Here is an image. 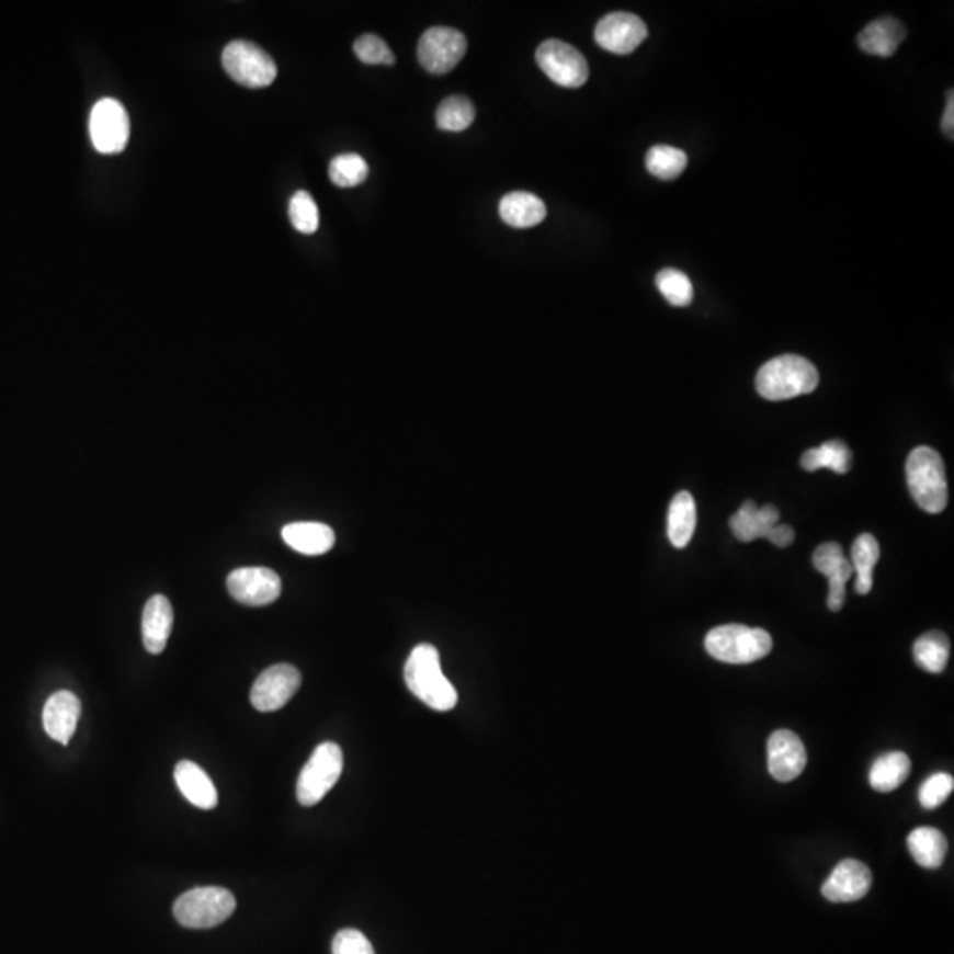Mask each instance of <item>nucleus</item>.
Here are the masks:
<instances>
[{
    "mask_svg": "<svg viewBox=\"0 0 954 954\" xmlns=\"http://www.w3.org/2000/svg\"><path fill=\"white\" fill-rule=\"evenodd\" d=\"M696 504L688 491H679L668 509V537L675 548H686L695 534Z\"/></svg>",
    "mask_w": 954,
    "mask_h": 954,
    "instance_id": "25",
    "label": "nucleus"
},
{
    "mask_svg": "<svg viewBox=\"0 0 954 954\" xmlns=\"http://www.w3.org/2000/svg\"><path fill=\"white\" fill-rule=\"evenodd\" d=\"M92 146L101 155H118L129 140V117L117 100L105 98L92 106L89 118Z\"/></svg>",
    "mask_w": 954,
    "mask_h": 954,
    "instance_id": "10",
    "label": "nucleus"
},
{
    "mask_svg": "<svg viewBox=\"0 0 954 954\" xmlns=\"http://www.w3.org/2000/svg\"><path fill=\"white\" fill-rule=\"evenodd\" d=\"M910 855L922 868H939L947 855V840L939 829L933 827H918L913 829L907 840Z\"/></svg>",
    "mask_w": 954,
    "mask_h": 954,
    "instance_id": "24",
    "label": "nucleus"
},
{
    "mask_svg": "<svg viewBox=\"0 0 954 954\" xmlns=\"http://www.w3.org/2000/svg\"><path fill=\"white\" fill-rule=\"evenodd\" d=\"M872 872L858 859H843L824 882L822 895L832 904H850L868 895Z\"/></svg>",
    "mask_w": 954,
    "mask_h": 954,
    "instance_id": "16",
    "label": "nucleus"
},
{
    "mask_svg": "<svg viewBox=\"0 0 954 954\" xmlns=\"http://www.w3.org/2000/svg\"><path fill=\"white\" fill-rule=\"evenodd\" d=\"M332 954H375V951L364 933L347 928L334 936Z\"/></svg>",
    "mask_w": 954,
    "mask_h": 954,
    "instance_id": "37",
    "label": "nucleus"
},
{
    "mask_svg": "<svg viewBox=\"0 0 954 954\" xmlns=\"http://www.w3.org/2000/svg\"><path fill=\"white\" fill-rule=\"evenodd\" d=\"M474 118H476V110L464 95H450L447 100L442 101L435 115L439 129L450 133L465 132L474 123Z\"/></svg>",
    "mask_w": 954,
    "mask_h": 954,
    "instance_id": "30",
    "label": "nucleus"
},
{
    "mask_svg": "<svg viewBox=\"0 0 954 954\" xmlns=\"http://www.w3.org/2000/svg\"><path fill=\"white\" fill-rule=\"evenodd\" d=\"M646 23L636 14L610 13L595 25L594 39L603 50L627 55L646 42Z\"/></svg>",
    "mask_w": 954,
    "mask_h": 954,
    "instance_id": "14",
    "label": "nucleus"
},
{
    "mask_svg": "<svg viewBox=\"0 0 954 954\" xmlns=\"http://www.w3.org/2000/svg\"><path fill=\"white\" fill-rule=\"evenodd\" d=\"M173 626V610L169 598L156 594L150 598L141 615V638L150 655H161Z\"/></svg>",
    "mask_w": 954,
    "mask_h": 954,
    "instance_id": "19",
    "label": "nucleus"
},
{
    "mask_svg": "<svg viewBox=\"0 0 954 954\" xmlns=\"http://www.w3.org/2000/svg\"><path fill=\"white\" fill-rule=\"evenodd\" d=\"M881 559V546L872 534H861L852 546V568L855 572V592L866 595L873 587V568Z\"/></svg>",
    "mask_w": 954,
    "mask_h": 954,
    "instance_id": "27",
    "label": "nucleus"
},
{
    "mask_svg": "<svg viewBox=\"0 0 954 954\" xmlns=\"http://www.w3.org/2000/svg\"><path fill=\"white\" fill-rule=\"evenodd\" d=\"M300 672L288 663L274 665L260 673L251 688V704L260 713L282 709L299 690Z\"/></svg>",
    "mask_w": 954,
    "mask_h": 954,
    "instance_id": "12",
    "label": "nucleus"
},
{
    "mask_svg": "<svg viewBox=\"0 0 954 954\" xmlns=\"http://www.w3.org/2000/svg\"><path fill=\"white\" fill-rule=\"evenodd\" d=\"M777 522H780V511L774 506L765 504L759 508L753 500H746L741 509L731 516L730 529L734 536L742 543L765 537L777 548H786L794 543L795 532L788 525H780Z\"/></svg>",
    "mask_w": 954,
    "mask_h": 954,
    "instance_id": "8",
    "label": "nucleus"
},
{
    "mask_svg": "<svg viewBox=\"0 0 954 954\" xmlns=\"http://www.w3.org/2000/svg\"><path fill=\"white\" fill-rule=\"evenodd\" d=\"M343 771V751L337 742H323L309 757L297 780V800L315 806L337 785Z\"/></svg>",
    "mask_w": 954,
    "mask_h": 954,
    "instance_id": "6",
    "label": "nucleus"
},
{
    "mask_svg": "<svg viewBox=\"0 0 954 954\" xmlns=\"http://www.w3.org/2000/svg\"><path fill=\"white\" fill-rule=\"evenodd\" d=\"M405 682L428 707L445 713L455 709L458 704V693L445 678L441 667V656L435 647L421 644L413 647L407 663H405Z\"/></svg>",
    "mask_w": 954,
    "mask_h": 954,
    "instance_id": "1",
    "label": "nucleus"
},
{
    "mask_svg": "<svg viewBox=\"0 0 954 954\" xmlns=\"http://www.w3.org/2000/svg\"><path fill=\"white\" fill-rule=\"evenodd\" d=\"M916 663L930 673H941L950 659V640L941 632H928L913 644Z\"/></svg>",
    "mask_w": 954,
    "mask_h": 954,
    "instance_id": "29",
    "label": "nucleus"
},
{
    "mask_svg": "<svg viewBox=\"0 0 954 954\" xmlns=\"http://www.w3.org/2000/svg\"><path fill=\"white\" fill-rule=\"evenodd\" d=\"M910 496L927 513H941L947 506V481L941 455L928 445H919L907 459Z\"/></svg>",
    "mask_w": 954,
    "mask_h": 954,
    "instance_id": "4",
    "label": "nucleus"
},
{
    "mask_svg": "<svg viewBox=\"0 0 954 954\" xmlns=\"http://www.w3.org/2000/svg\"><path fill=\"white\" fill-rule=\"evenodd\" d=\"M175 783L181 794L191 805L201 809H213L218 805V792L211 782L204 769L190 760H182L175 765Z\"/></svg>",
    "mask_w": 954,
    "mask_h": 954,
    "instance_id": "20",
    "label": "nucleus"
},
{
    "mask_svg": "<svg viewBox=\"0 0 954 954\" xmlns=\"http://www.w3.org/2000/svg\"><path fill=\"white\" fill-rule=\"evenodd\" d=\"M656 286L661 296L672 306H690L695 297L693 283L686 274L678 269H663L656 276Z\"/></svg>",
    "mask_w": 954,
    "mask_h": 954,
    "instance_id": "33",
    "label": "nucleus"
},
{
    "mask_svg": "<svg viewBox=\"0 0 954 954\" xmlns=\"http://www.w3.org/2000/svg\"><path fill=\"white\" fill-rule=\"evenodd\" d=\"M366 178H368V163L354 152L337 156L329 164V179L338 188L360 186Z\"/></svg>",
    "mask_w": 954,
    "mask_h": 954,
    "instance_id": "32",
    "label": "nucleus"
},
{
    "mask_svg": "<svg viewBox=\"0 0 954 954\" xmlns=\"http://www.w3.org/2000/svg\"><path fill=\"white\" fill-rule=\"evenodd\" d=\"M942 129H944L945 135L953 140V132H954V94L953 91H950L947 94V106H945L944 117H942Z\"/></svg>",
    "mask_w": 954,
    "mask_h": 954,
    "instance_id": "38",
    "label": "nucleus"
},
{
    "mask_svg": "<svg viewBox=\"0 0 954 954\" xmlns=\"http://www.w3.org/2000/svg\"><path fill=\"white\" fill-rule=\"evenodd\" d=\"M800 465L808 473H815L818 468H829L837 474H847L852 467V453L849 445L841 441H829L820 447L806 451Z\"/></svg>",
    "mask_w": 954,
    "mask_h": 954,
    "instance_id": "28",
    "label": "nucleus"
},
{
    "mask_svg": "<svg viewBox=\"0 0 954 954\" xmlns=\"http://www.w3.org/2000/svg\"><path fill=\"white\" fill-rule=\"evenodd\" d=\"M907 37L901 22L896 19H878L861 31L858 43L866 54L890 57Z\"/></svg>",
    "mask_w": 954,
    "mask_h": 954,
    "instance_id": "23",
    "label": "nucleus"
},
{
    "mask_svg": "<svg viewBox=\"0 0 954 954\" xmlns=\"http://www.w3.org/2000/svg\"><path fill=\"white\" fill-rule=\"evenodd\" d=\"M808 762L805 745L791 730H776L769 737L768 768L777 782H792L800 776Z\"/></svg>",
    "mask_w": 954,
    "mask_h": 954,
    "instance_id": "15",
    "label": "nucleus"
},
{
    "mask_svg": "<svg viewBox=\"0 0 954 954\" xmlns=\"http://www.w3.org/2000/svg\"><path fill=\"white\" fill-rule=\"evenodd\" d=\"M354 52L361 63L370 64V66H377V64L393 66L396 60L391 48L375 34H364V36L357 37L354 43Z\"/></svg>",
    "mask_w": 954,
    "mask_h": 954,
    "instance_id": "35",
    "label": "nucleus"
},
{
    "mask_svg": "<svg viewBox=\"0 0 954 954\" xmlns=\"http://www.w3.org/2000/svg\"><path fill=\"white\" fill-rule=\"evenodd\" d=\"M953 791L954 780L951 774H932L919 788V803H921L922 808H939L953 794Z\"/></svg>",
    "mask_w": 954,
    "mask_h": 954,
    "instance_id": "36",
    "label": "nucleus"
},
{
    "mask_svg": "<svg viewBox=\"0 0 954 954\" xmlns=\"http://www.w3.org/2000/svg\"><path fill=\"white\" fill-rule=\"evenodd\" d=\"M773 649V638L765 629L742 624L714 627L705 636V650L722 663H754Z\"/></svg>",
    "mask_w": 954,
    "mask_h": 954,
    "instance_id": "3",
    "label": "nucleus"
},
{
    "mask_svg": "<svg viewBox=\"0 0 954 954\" xmlns=\"http://www.w3.org/2000/svg\"><path fill=\"white\" fill-rule=\"evenodd\" d=\"M236 910V898L225 887H196L188 890L173 905L179 924L207 930L227 921Z\"/></svg>",
    "mask_w": 954,
    "mask_h": 954,
    "instance_id": "5",
    "label": "nucleus"
},
{
    "mask_svg": "<svg viewBox=\"0 0 954 954\" xmlns=\"http://www.w3.org/2000/svg\"><path fill=\"white\" fill-rule=\"evenodd\" d=\"M537 66L552 82L566 89H578L589 78V64L586 57L568 43L548 39L537 48Z\"/></svg>",
    "mask_w": 954,
    "mask_h": 954,
    "instance_id": "9",
    "label": "nucleus"
},
{
    "mask_svg": "<svg viewBox=\"0 0 954 954\" xmlns=\"http://www.w3.org/2000/svg\"><path fill=\"white\" fill-rule=\"evenodd\" d=\"M288 216L294 228L300 234H315L320 225L317 204L308 191H297L296 195L292 196Z\"/></svg>",
    "mask_w": 954,
    "mask_h": 954,
    "instance_id": "34",
    "label": "nucleus"
},
{
    "mask_svg": "<svg viewBox=\"0 0 954 954\" xmlns=\"http://www.w3.org/2000/svg\"><path fill=\"white\" fill-rule=\"evenodd\" d=\"M80 713H82V704L75 693L66 690L57 691L46 700L43 727L54 741L66 746L77 730Z\"/></svg>",
    "mask_w": 954,
    "mask_h": 954,
    "instance_id": "18",
    "label": "nucleus"
},
{
    "mask_svg": "<svg viewBox=\"0 0 954 954\" xmlns=\"http://www.w3.org/2000/svg\"><path fill=\"white\" fill-rule=\"evenodd\" d=\"M227 589L237 603L265 606L282 594V580L273 569L241 568L228 575Z\"/></svg>",
    "mask_w": 954,
    "mask_h": 954,
    "instance_id": "13",
    "label": "nucleus"
},
{
    "mask_svg": "<svg viewBox=\"0 0 954 954\" xmlns=\"http://www.w3.org/2000/svg\"><path fill=\"white\" fill-rule=\"evenodd\" d=\"M467 39L451 27H432L424 32L418 45V59L428 73L445 75L464 59Z\"/></svg>",
    "mask_w": 954,
    "mask_h": 954,
    "instance_id": "11",
    "label": "nucleus"
},
{
    "mask_svg": "<svg viewBox=\"0 0 954 954\" xmlns=\"http://www.w3.org/2000/svg\"><path fill=\"white\" fill-rule=\"evenodd\" d=\"M502 222L513 228H531L546 218V205L540 196L527 191H513L499 205Z\"/></svg>",
    "mask_w": 954,
    "mask_h": 954,
    "instance_id": "22",
    "label": "nucleus"
},
{
    "mask_svg": "<svg viewBox=\"0 0 954 954\" xmlns=\"http://www.w3.org/2000/svg\"><path fill=\"white\" fill-rule=\"evenodd\" d=\"M283 541L303 555L328 554L334 546V532L320 522L288 523L282 531Z\"/></svg>",
    "mask_w": 954,
    "mask_h": 954,
    "instance_id": "21",
    "label": "nucleus"
},
{
    "mask_svg": "<svg viewBox=\"0 0 954 954\" xmlns=\"http://www.w3.org/2000/svg\"><path fill=\"white\" fill-rule=\"evenodd\" d=\"M814 566L829 580L827 606L831 612H840L845 603L847 582L854 575L852 563L847 559L843 548L838 543H824L815 550Z\"/></svg>",
    "mask_w": 954,
    "mask_h": 954,
    "instance_id": "17",
    "label": "nucleus"
},
{
    "mask_svg": "<svg viewBox=\"0 0 954 954\" xmlns=\"http://www.w3.org/2000/svg\"><path fill=\"white\" fill-rule=\"evenodd\" d=\"M222 60L228 77L248 89H264L276 80V63L271 55L245 39L228 43Z\"/></svg>",
    "mask_w": 954,
    "mask_h": 954,
    "instance_id": "7",
    "label": "nucleus"
},
{
    "mask_svg": "<svg viewBox=\"0 0 954 954\" xmlns=\"http://www.w3.org/2000/svg\"><path fill=\"white\" fill-rule=\"evenodd\" d=\"M910 759L904 751L882 754L870 769V785L873 791L893 792L909 777Z\"/></svg>",
    "mask_w": 954,
    "mask_h": 954,
    "instance_id": "26",
    "label": "nucleus"
},
{
    "mask_svg": "<svg viewBox=\"0 0 954 954\" xmlns=\"http://www.w3.org/2000/svg\"><path fill=\"white\" fill-rule=\"evenodd\" d=\"M817 368L800 355H780L768 361L757 373V391L771 401L791 400L817 389Z\"/></svg>",
    "mask_w": 954,
    "mask_h": 954,
    "instance_id": "2",
    "label": "nucleus"
},
{
    "mask_svg": "<svg viewBox=\"0 0 954 954\" xmlns=\"http://www.w3.org/2000/svg\"><path fill=\"white\" fill-rule=\"evenodd\" d=\"M646 167L655 178L670 181L681 175L688 167V156L678 147H650L646 156Z\"/></svg>",
    "mask_w": 954,
    "mask_h": 954,
    "instance_id": "31",
    "label": "nucleus"
}]
</instances>
